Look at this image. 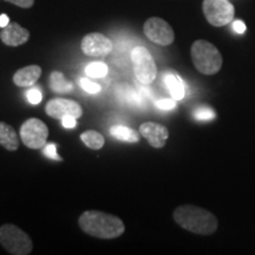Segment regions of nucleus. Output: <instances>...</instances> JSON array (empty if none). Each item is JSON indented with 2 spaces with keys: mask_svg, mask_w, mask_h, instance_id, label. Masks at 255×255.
Wrapping results in <instances>:
<instances>
[{
  "mask_svg": "<svg viewBox=\"0 0 255 255\" xmlns=\"http://www.w3.org/2000/svg\"><path fill=\"white\" fill-rule=\"evenodd\" d=\"M43 154L51 159H56V161H62V157H59L58 154H57V146L53 143H47V144L44 145Z\"/></svg>",
  "mask_w": 255,
  "mask_h": 255,
  "instance_id": "25",
  "label": "nucleus"
},
{
  "mask_svg": "<svg viewBox=\"0 0 255 255\" xmlns=\"http://www.w3.org/2000/svg\"><path fill=\"white\" fill-rule=\"evenodd\" d=\"M0 145L4 146L6 150L15 151L19 148V137L9 124L0 122Z\"/></svg>",
  "mask_w": 255,
  "mask_h": 255,
  "instance_id": "15",
  "label": "nucleus"
},
{
  "mask_svg": "<svg viewBox=\"0 0 255 255\" xmlns=\"http://www.w3.org/2000/svg\"><path fill=\"white\" fill-rule=\"evenodd\" d=\"M108 65L102 62L91 63L85 68V73L91 78H104L108 75Z\"/></svg>",
  "mask_w": 255,
  "mask_h": 255,
  "instance_id": "20",
  "label": "nucleus"
},
{
  "mask_svg": "<svg viewBox=\"0 0 255 255\" xmlns=\"http://www.w3.org/2000/svg\"><path fill=\"white\" fill-rule=\"evenodd\" d=\"M0 39L7 46H20L30 39V32L18 23H9L0 32Z\"/></svg>",
  "mask_w": 255,
  "mask_h": 255,
  "instance_id": "12",
  "label": "nucleus"
},
{
  "mask_svg": "<svg viewBox=\"0 0 255 255\" xmlns=\"http://www.w3.org/2000/svg\"><path fill=\"white\" fill-rule=\"evenodd\" d=\"M113 41L110 38L104 36L103 33H98V32H92L88 33L87 36L82 39L81 49L84 55L89 57H105L113 51Z\"/></svg>",
  "mask_w": 255,
  "mask_h": 255,
  "instance_id": "9",
  "label": "nucleus"
},
{
  "mask_svg": "<svg viewBox=\"0 0 255 255\" xmlns=\"http://www.w3.org/2000/svg\"><path fill=\"white\" fill-rule=\"evenodd\" d=\"M130 59L137 81L144 85L151 84L157 76V66L149 50L144 46L133 47Z\"/></svg>",
  "mask_w": 255,
  "mask_h": 255,
  "instance_id": "5",
  "label": "nucleus"
},
{
  "mask_svg": "<svg viewBox=\"0 0 255 255\" xmlns=\"http://www.w3.org/2000/svg\"><path fill=\"white\" fill-rule=\"evenodd\" d=\"M203 14L210 25L225 26L234 19L235 9L229 0H203Z\"/></svg>",
  "mask_w": 255,
  "mask_h": 255,
  "instance_id": "6",
  "label": "nucleus"
},
{
  "mask_svg": "<svg viewBox=\"0 0 255 255\" xmlns=\"http://www.w3.org/2000/svg\"><path fill=\"white\" fill-rule=\"evenodd\" d=\"M9 24V19L6 14H1L0 15V27L4 28L5 26H7Z\"/></svg>",
  "mask_w": 255,
  "mask_h": 255,
  "instance_id": "29",
  "label": "nucleus"
},
{
  "mask_svg": "<svg viewBox=\"0 0 255 255\" xmlns=\"http://www.w3.org/2000/svg\"><path fill=\"white\" fill-rule=\"evenodd\" d=\"M78 225L85 234L104 240L120 238L126 232L122 220L100 210H87L83 213L78 219Z\"/></svg>",
  "mask_w": 255,
  "mask_h": 255,
  "instance_id": "1",
  "label": "nucleus"
},
{
  "mask_svg": "<svg viewBox=\"0 0 255 255\" xmlns=\"http://www.w3.org/2000/svg\"><path fill=\"white\" fill-rule=\"evenodd\" d=\"M174 220L178 226L195 234L210 235L218 229L214 214L196 206L178 207L174 212Z\"/></svg>",
  "mask_w": 255,
  "mask_h": 255,
  "instance_id": "2",
  "label": "nucleus"
},
{
  "mask_svg": "<svg viewBox=\"0 0 255 255\" xmlns=\"http://www.w3.org/2000/svg\"><path fill=\"white\" fill-rule=\"evenodd\" d=\"M50 89L56 94H69L73 90V84L66 81L65 76L60 71H53L49 79Z\"/></svg>",
  "mask_w": 255,
  "mask_h": 255,
  "instance_id": "16",
  "label": "nucleus"
},
{
  "mask_svg": "<svg viewBox=\"0 0 255 255\" xmlns=\"http://www.w3.org/2000/svg\"><path fill=\"white\" fill-rule=\"evenodd\" d=\"M82 142L92 150H100L105 144L104 136L95 130H88L81 135Z\"/></svg>",
  "mask_w": 255,
  "mask_h": 255,
  "instance_id": "19",
  "label": "nucleus"
},
{
  "mask_svg": "<svg viewBox=\"0 0 255 255\" xmlns=\"http://www.w3.org/2000/svg\"><path fill=\"white\" fill-rule=\"evenodd\" d=\"M165 88L168 89L171 98L175 101H182L186 96V85L181 77L174 72L165 73L163 77Z\"/></svg>",
  "mask_w": 255,
  "mask_h": 255,
  "instance_id": "14",
  "label": "nucleus"
},
{
  "mask_svg": "<svg viewBox=\"0 0 255 255\" xmlns=\"http://www.w3.org/2000/svg\"><path fill=\"white\" fill-rule=\"evenodd\" d=\"M233 30H234L239 34H242L246 32V25H245L244 21L235 20V21H233Z\"/></svg>",
  "mask_w": 255,
  "mask_h": 255,
  "instance_id": "28",
  "label": "nucleus"
},
{
  "mask_svg": "<svg viewBox=\"0 0 255 255\" xmlns=\"http://www.w3.org/2000/svg\"><path fill=\"white\" fill-rule=\"evenodd\" d=\"M139 133L144 137L152 148L161 149L168 141L169 131L164 126L155 122H145L139 127Z\"/></svg>",
  "mask_w": 255,
  "mask_h": 255,
  "instance_id": "11",
  "label": "nucleus"
},
{
  "mask_svg": "<svg viewBox=\"0 0 255 255\" xmlns=\"http://www.w3.org/2000/svg\"><path fill=\"white\" fill-rule=\"evenodd\" d=\"M27 101L30 102L31 104H39L41 100H43V95H41L40 90L38 88H31L30 90L26 92Z\"/></svg>",
  "mask_w": 255,
  "mask_h": 255,
  "instance_id": "24",
  "label": "nucleus"
},
{
  "mask_svg": "<svg viewBox=\"0 0 255 255\" xmlns=\"http://www.w3.org/2000/svg\"><path fill=\"white\" fill-rule=\"evenodd\" d=\"M79 84L83 88V90H85L89 94H97L101 91V85L97 83L89 81L87 78H81L79 79Z\"/></svg>",
  "mask_w": 255,
  "mask_h": 255,
  "instance_id": "22",
  "label": "nucleus"
},
{
  "mask_svg": "<svg viewBox=\"0 0 255 255\" xmlns=\"http://www.w3.org/2000/svg\"><path fill=\"white\" fill-rule=\"evenodd\" d=\"M190 53L195 69L203 75H215L221 69V53L209 41L202 39L194 41Z\"/></svg>",
  "mask_w": 255,
  "mask_h": 255,
  "instance_id": "3",
  "label": "nucleus"
},
{
  "mask_svg": "<svg viewBox=\"0 0 255 255\" xmlns=\"http://www.w3.org/2000/svg\"><path fill=\"white\" fill-rule=\"evenodd\" d=\"M0 245L13 255H27L33 251V242L27 233L12 223L0 227Z\"/></svg>",
  "mask_w": 255,
  "mask_h": 255,
  "instance_id": "4",
  "label": "nucleus"
},
{
  "mask_svg": "<svg viewBox=\"0 0 255 255\" xmlns=\"http://www.w3.org/2000/svg\"><path fill=\"white\" fill-rule=\"evenodd\" d=\"M110 135L114 138L120 139V141L128 142V143H137L139 142V133L131 128L123 127V126H115L110 128Z\"/></svg>",
  "mask_w": 255,
  "mask_h": 255,
  "instance_id": "18",
  "label": "nucleus"
},
{
  "mask_svg": "<svg viewBox=\"0 0 255 255\" xmlns=\"http://www.w3.org/2000/svg\"><path fill=\"white\" fill-rule=\"evenodd\" d=\"M47 116L55 120H62L65 116H73L79 119L83 115V109L77 102L68 98H52L45 105Z\"/></svg>",
  "mask_w": 255,
  "mask_h": 255,
  "instance_id": "10",
  "label": "nucleus"
},
{
  "mask_svg": "<svg viewBox=\"0 0 255 255\" xmlns=\"http://www.w3.org/2000/svg\"><path fill=\"white\" fill-rule=\"evenodd\" d=\"M62 126L66 129H73L77 126V119H75L73 116H65L62 119Z\"/></svg>",
  "mask_w": 255,
  "mask_h": 255,
  "instance_id": "27",
  "label": "nucleus"
},
{
  "mask_svg": "<svg viewBox=\"0 0 255 255\" xmlns=\"http://www.w3.org/2000/svg\"><path fill=\"white\" fill-rule=\"evenodd\" d=\"M5 1L11 2V4L21 8H30L34 4V0H5Z\"/></svg>",
  "mask_w": 255,
  "mask_h": 255,
  "instance_id": "26",
  "label": "nucleus"
},
{
  "mask_svg": "<svg viewBox=\"0 0 255 255\" xmlns=\"http://www.w3.org/2000/svg\"><path fill=\"white\" fill-rule=\"evenodd\" d=\"M155 105L156 108H158V109L161 110H174L175 108H176V101H175L174 98H162V100L156 101Z\"/></svg>",
  "mask_w": 255,
  "mask_h": 255,
  "instance_id": "23",
  "label": "nucleus"
},
{
  "mask_svg": "<svg viewBox=\"0 0 255 255\" xmlns=\"http://www.w3.org/2000/svg\"><path fill=\"white\" fill-rule=\"evenodd\" d=\"M145 37L152 43L161 46H168L174 43L175 33L173 27L163 19L152 17L149 18L143 26Z\"/></svg>",
  "mask_w": 255,
  "mask_h": 255,
  "instance_id": "8",
  "label": "nucleus"
},
{
  "mask_svg": "<svg viewBox=\"0 0 255 255\" xmlns=\"http://www.w3.org/2000/svg\"><path fill=\"white\" fill-rule=\"evenodd\" d=\"M194 119L197 121H213L216 117L215 111L209 107H199L194 110L193 113Z\"/></svg>",
  "mask_w": 255,
  "mask_h": 255,
  "instance_id": "21",
  "label": "nucleus"
},
{
  "mask_svg": "<svg viewBox=\"0 0 255 255\" xmlns=\"http://www.w3.org/2000/svg\"><path fill=\"white\" fill-rule=\"evenodd\" d=\"M116 96L117 100L122 102L124 104L139 105L142 102L141 96H139L138 92L128 84H121L120 87L116 89Z\"/></svg>",
  "mask_w": 255,
  "mask_h": 255,
  "instance_id": "17",
  "label": "nucleus"
},
{
  "mask_svg": "<svg viewBox=\"0 0 255 255\" xmlns=\"http://www.w3.org/2000/svg\"><path fill=\"white\" fill-rule=\"evenodd\" d=\"M49 128L43 121L31 117L20 127V139L30 149H40L46 144Z\"/></svg>",
  "mask_w": 255,
  "mask_h": 255,
  "instance_id": "7",
  "label": "nucleus"
},
{
  "mask_svg": "<svg viewBox=\"0 0 255 255\" xmlns=\"http://www.w3.org/2000/svg\"><path fill=\"white\" fill-rule=\"evenodd\" d=\"M41 76V68L38 65H28L19 69L13 75V83L19 88H30Z\"/></svg>",
  "mask_w": 255,
  "mask_h": 255,
  "instance_id": "13",
  "label": "nucleus"
}]
</instances>
